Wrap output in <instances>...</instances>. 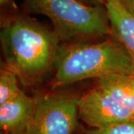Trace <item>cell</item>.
Masks as SVG:
<instances>
[{
  "label": "cell",
  "instance_id": "obj_1",
  "mask_svg": "<svg viewBox=\"0 0 134 134\" xmlns=\"http://www.w3.org/2000/svg\"><path fill=\"white\" fill-rule=\"evenodd\" d=\"M59 42L54 30L29 18H15L1 31L6 65L25 85L40 81L54 67Z\"/></svg>",
  "mask_w": 134,
  "mask_h": 134
},
{
  "label": "cell",
  "instance_id": "obj_2",
  "mask_svg": "<svg viewBox=\"0 0 134 134\" xmlns=\"http://www.w3.org/2000/svg\"><path fill=\"white\" fill-rule=\"evenodd\" d=\"M52 88L111 73L134 75V62L125 47L113 37L97 43L60 46L54 64Z\"/></svg>",
  "mask_w": 134,
  "mask_h": 134
},
{
  "label": "cell",
  "instance_id": "obj_3",
  "mask_svg": "<svg viewBox=\"0 0 134 134\" xmlns=\"http://www.w3.org/2000/svg\"><path fill=\"white\" fill-rule=\"evenodd\" d=\"M29 11L47 16L60 40L100 37L110 34L105 6H90L77 0H24Z\"/></svg>",
  "mask_w": 134,
  "mask_h": 134
},
{
  "label": "cell",
  "instance_id": "obj_4",
  "mask_svg": "<svg viewBox=\"0 0 134 134\" xmlns=\"http://www.w3.org/2000/svg\"><path fill=\"white\" fill-rule=\"evenodd\" d=\"M78 99L58 94L35 98L33 115L25 134H72L79 116Z\"/></svg>",
  "mask_w": 134,
  "mask_h": 134
},
{
  "label": "cell",
  "instance_id": "obj_5",
  "mask_svg": "<svg viewBox=\"0 0 134 134\" xmlns=\"http://www.w3.org/2000/svg\"><path fill=\"white\" fill-rule=\"evenodd\" d=\"M78 115L92 128L100 129L125 121L134 113L97 86L78 99Z\"/></svg>",
  "mask_w": 134,
  "mask_h": 134
},
{
  "label": "cell",
  "instance_id": "obj_6",
  "mask_svg": "<svg viewBox=\"0 0 134 134\" xmlns=\"http://www.w3.org/2000/svg\"><path fill=\"white\" fill-rule=\"evenodd\" d=\"M35 98L23 91L12 100L0 104V127L5 134H25L33 115Z\"/></svg>",
  "mask_w": 134,
  "mask_h": 134
},
{
  "label": "cell",
  "instance_id": "obj_7",
  "mask_svg": "<svg viewBox=\"0 0 134 134\" xmlns=\"http://www.w3.org/2000/svg\"><path fill=\"white\" fill-rule=\"evenodd\" d=\"M110 20V34L126 49L134 62V16L119 0H105Z\"/></svg>",
  "mask_w": 134,
  "mask_h": 134
},
{
  "label": "cell",
  "instance_id": "obj_8",
  "mask_svg": "<svg viewBox=\"0 0 134 134\" xmlns=\"http://www.w3.org/2000/svg\"><path fill=\"white\" fill-rule=\"evenodd\" d=\"M98 86L134 113V75L111 73L98 78Z\"/></svg>",
  "mask_w": 134,
  "mask_h": 134
},
{
  "label": "cell",
  "instance_id": "obj_9",
  "mask_svg": "<svg viewBox=\"0 0 134 134\" xmlns=\"http://www.w3.org/2000/svg\"><path fill=\"white\" fill-rule=\"evenodd\" d=\"M19 77L6 64L0 71V104L12 100L23 92L19 86Z\"/></svg>",
  "mask_w": 134,
  "mask_h": 134
},
{
  "label": "cell",
  "instance_id": "obj_10",
  "mask_svg": "<svg viewBox=\"0 0 134 134\" xmlns=\"http://www.w3.org/2000/svg\"><path fill=\"white\" fill-rule=\"evenodd\" d=\"M85 134H134V117L104 128H92L86 131Z\"/></svg>",
  "mask_w": 134,
  "mask_h": 134
},
{
  "label": "cell",
  "instance_id": "obj_11",
  "mask_svg": "<svg viewBox=\"0 0 134 134\" xmlns=\"http://www.w3.org/2000/svg\"><path fill=\"white\" fill-rule=\"evenodd\" d=\"M125 9L134 16V0H119Z\"/></svg>",
  "mask_w": 134,
  "mask_h": 134
},
{
  "label": "cell",
  "instance_id": "obj_12",
  "mask_svg": "<svg viewBox=\"0 0 134 134\" xmlns=\"http://www.w3.org/2000/svg\"><path fill=\"white\" fill-rule=\"evenodd\" d=\"M83 4L90 6H105V0H77Z\"/></svg>",
  "mask_w": 134,
  "mask_h": 134
},
{
  "label": "cell",
  "instance_id": "obj_13",
  "mask_svg": "<svg viewBox=\"0 0 134 134\" xmlns=\"http://www.w3.org/2000/svg\"><path fill=\"white\" fill-rule=\"evenodd\" d=\"M7 1H8V0H0V2H1V4H4V3H5Z\"/></svg>",
  "mask_w": 134,
  "mask_h": 134
},
{
  "label": "cell",
  "instance_id": "obj_14",
  "mask_svg": "<svg viewBox=\"0 0 134 134\" xmlns=\"http://www.w3.org/2000/svg\"><path fill=\"white\" fill-rule=\"evenodd\" d=\"M1 134H5V133H2V132H1Z\"/></svg>",
  "mask_w": 134,
  "mask_h": 134
}]
</instances>
